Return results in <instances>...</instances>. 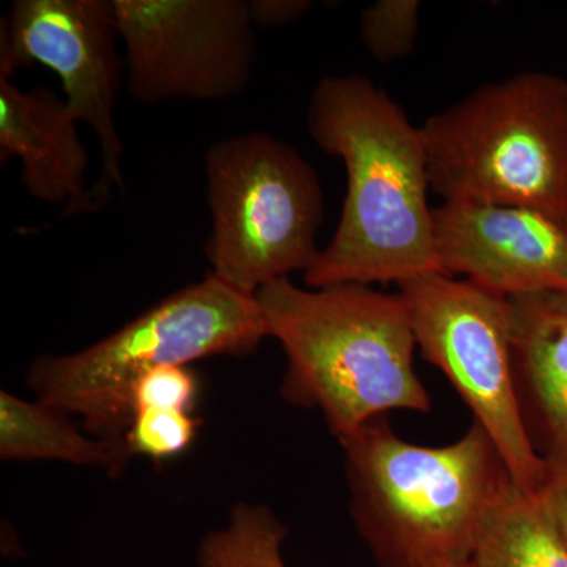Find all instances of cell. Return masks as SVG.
Segmentation results:
<instances>
[{
    "instance_id": "10",
    "label": "cell",
    "mask_w": 567,
    "mask_h": 567,
    "mask_svg": "<svg viewBox=\"0 0 567 567\" xmlns=\"http://www.w3.org/2000/svg\"><path fill=\"white\" fill-rule=\"evenodd\" d=\"M442 275L513 298L567 293V227L543 213L507 205L443 203L434 210Z\"/></svg>"
},
{
    "instance_id": "20",
    "label": "cell",
    "mask_w": 567,
    "mask_h": 567,
    "mask_svg": "<svg viewBox=\"0 0 567 567\" xmlns=\"http://www.w3.org/2000/svg\"><path fill=\"white\" fill-rule=\"evenodd\" d=\"M547 477L543 487L548 509L567 544V457L546 456Z\"/></svg>"
},
{
    "instance_id": "2",
    "label": "cell",
    "mask_w": 567,
    "mask_h": 567,
    "mask_svg": "<svg viewBox=\"0 0 567 567\" xmlns=\"http://www.w3.org/2000/svg\"><path fill=\"white\" fill-rule=\"evenodd\" d=\"M256 298L268 338L286 353L284 399L320 410L336 439L391 410H431L401 295L353 282L311 289L284 278Z\"/></svg>"
},
{
    "instance_id": "1",
    "label": "cell",
    "mask_w": 567,
    "mask_h": 567,
    "mask_svg": "<svg viewBox=\"0 0 567 567\" xmlns=\"http://www.w3.org/2000/svg\"><path fill=\"white\" fill-rule=\"evenodd\" d=\"M320 151L344 163L341 221L303 275L311 289L440 274L421 128L364 76L323 78L306 114Z\"/></svg>"
},
{
    "instance_id": "9",
    "label": "cell",
    "mask_w": 567,
    "mask_h": 567,
    "mask_svg": "<svg viewBox=\"0 0 567 567\" xmlns=\"http://www.w3.org/2000/svg\"><path fill=\"white\" fill-rule=\"evenodd\" d=\"M125 85L144 104L226 102L251 82L257 58L249 0H112Z\"/></svg>"
},
{
    "instance_id": "6",
    "label": "cell",
    "mask_w": 567,
    "mask_h": 567,
    "mask_svg": "<svg viewBox=\"0 0 567 567\" xmlns=\"http://www.w3.org/2000/svg\"><path fill=\"white\" fill-rule=\"evenodd\" d=\"M212 230L210 275L246 295L295 271L320 251L324 197L312 164L289 142L265 132L224 137L204 158Z\"/></svg>"
},
{
    "instance_id": "4",
    "label": "cell",
    "mask_w": 567,
    "mask_h": 567,
    "mask_svg": "<svg viewBox=\"0 0 567 567\" xmlns=\"http://www.w3.org/2000/svg\"><path fill=\"white\" fill-rule=\"evenodd\" d=\"M265 338L256 295L208 274L80 352L35 358L28 385L37 401L80 417L89 434L126 447L128 394L137 379L162 365L248 357Z\"/></svg>"
},
{
    "instance_id": "15",
    "label": "cell",
    "mask_w": 567,
    "mask_h": 567,
    "mask_svg": "<svg viewBox=\"0 0 567 567\" xmlns=\"http://www.w3.org/2000/svg\"><path fill=\"white\" fill-rule=\"evenodd\" d=\"M286 533L270 507L237 503L227 524L200 540L197 567H287L282 558Z\"/></svg>"
},
{
    "instance_id": "13",
    "label": "cell",
    "mask_w": 567,
    "mask_h": 567,
    "mask_svg": "<svg viewBox=\"0 0 567 567\" xmlns=\"http://www.w3.org/2000/svg\"><path fill=\"white\" fill-rule=\"evenodd\" d=\"M473 567H567V544L543 492L532 494L503 473L477 525Z\"/></svg>"
},
{
    "instance_id": "16",
    "label": "cell",
    "mask_w": 567,
    "mask_h": 567,
    "mask_svg": "<svg viewBox=\"0 0 567 567\" xmlns=\"http://www.w3.org/2000/svg\"><path fill=\"white\" fill-rule=\"evenodd\" d=\"M420 9L417 0H379L363 10L361 41L375 61H401L413 51L420 33Z\"/></svg>"
},
{
    "instance_id": "12",
    "label": "cell",
    "mask_w": 567,
    "mask_h": 567,
    "mask_svg": "<svg viewBox=\"0 0 567 567\" xmlns=\"http://www.w3.org/2000/svg\"><path fill=\"white\" fill-rule=\"evenodd\" d=\"M514 361L546 424L548 456L567 457V293L509 298Z\"/></svg>"
},
{
    "instance_id": "17",
    "label": "cell",
    "mask_w": 567,
    "mask_h": 567,
    "mask_svg": "<svg viewBox=\"0 0 567 567\" xmlns=\"http://www.w3.org/2000/svg\"><path fill=\"white\" fill-rule=\"evenodd\" d=\"M200 421L193 413L178 410H141L134 413L125 435L132 456L169 461L194 445Z\"/></svg>"
},
{
    "instance_id": "7",
    "label": "cell",
    "mask_w": 567,
    "mask_h": 567,
    "mask_svg": "<svg viewBox=\"0 0 567 567\" xmlns=\"http://www.w3.org/2000/svg\"><path fill=\"white\" fill-rule=\"evenodd\" d=\"M398 286L425 360L456 388L514 483L543 492L546 457L533 447L514 383L509 298L442 274Z\"/></svg>"
},
{
    "instance_id": "21",
    "label": "cell",
    "mask_w": 567,
    "mask_h": 567,
    "mask_svg": "<svg viewBox=\"0 0 567 567\" xmlns=\"http://www.w3.org/2000/svg\"><path fill=\"white\" fill-rule=\"evenodd\" d=\"M432 567H473L470 561L466 563H445V565L432 566Z\"/></svg>"
},
{
    "instance_id": "14",
    "label": "cell",
    "mask_w": 567,
    "mask_h": 567,
    "mask_svg": "<svg viewBox=\"0 0 567 567\" xmlns=\"http://www.w3.org/2000/svg\"><path fill=\"white\" fill-rule=\"evenodd\" d=\"M70 415L0 391V458L3 462H65L121 475L132 454L126 447L96 439Z\"/></svg>"
},
{
    "instance_id": "18",
    "label": "cell",
    "mask_w": 567,
    "mask_h": 567,
    "mask_svg": "<svg viewBox=\"0 0 567 567\" xmlns=\"http://www.w3.org/2000/svg\"><path fill=\"white\" fill-rule=\"evenodd\" d=\"M199 393V377L189 365H162L137 379L130 390V416L148 409L193 413Z\"/></svg>"
},
{
    "instance_id": "8",
    "label": "cell",
    "mask_w": 567,
    "mask_h": 567,
    "mask_svg": "<svg viewBox=\"0 0 567 567\" xmlns=\"http://www.w3.org/2000/svg\"><path fill=\"white\" fill-rule=\"evenodd\" d=\"M112 0H14L0 25V74L43 65L61 80L63 100L99 141L102 171L76 215L106 207L123 192V145L115 106L126 78Z\"/></svg>"
},
{
    "instance_id": "11",
    "label": "cell",
    "mask_w": 567,
    "mask_h": 567,
    "mask_svg": "<svg viewBox=\"0 0 567 567\" xmlns=\"http://www.w3.org/2000/svg\"><path fill=\"white\" fill-rule=\"evenodd\" d=\"M65 100L51 89L22 91L0 74V163L21 162L33 199L76 215L87 194L89 153Z\"/></svg>"
},
{
    "instance_id": "5",
    "label": "cell",
    "mask_w": 567,
    "mask_h": 567,
    "mask_svg": "<svg viewBox=\"0 0 567 567\" xmlns=\"http://www.w3.org/2000/svg\"><path fill=\"white\" fill-rule=\"evenodd\" d=\"M445 203L507 205L567 227V80L524 71L488 82L421 126Z\"/></svg>"
},
{
    "instance_id": "19",
    "label": "cell",
    "mask_w": 567,
    "mask_h": 567,
    "mask_svg": "<svg viewBox=\"0 0 567 567\" xmlns=\"http://www.w3.org/2000/svg\"><path fill=\"white\" fill-rule=\"evenodd\" d=\"M254 25L282 28L300 21L312 9L309 0H249Z\"/></svg>"
},
{
    "instance_id": "3",
    "label": "cell",
    "mask_w": 567,
    "mask_h": 567,
    "mask_svg": "<svg viewBox=\"0 0 567 567\" xmlns=\"http://www.w3.org/2000/svg\"><path fill=\"white\" fill-rule=\"evenodd\" d=\"M352 516L382 567L466 563L477 525L506 472L473 425L453 445L404 442L385 416L339 439Z\"/></svg>"
}]
</instances>
